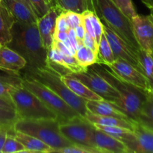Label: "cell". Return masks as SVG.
I'll use <instances>...</instances> for the list:
<instances>
[{
  "label": "cell",
  "instance_id": "1",
  "mask_svg": "<svg viewBox=\"0 0 153 153\" xmlns=\"http://www.w3.org/2000/svg\"><path fill=\"white\" fill-rule=\"evenodd\" d=\"M11 40L7 45L26 61L25 70L47 68L48 50L44 48L37 23L15 22Z\"/></svg>",
  "mask_w": 153,
  "mask_h": 153
},
{
  "label": "cell",
  "instance_id": "2",
  "mask_svg": "<svg viewBox=\"0 0 153 153\" xmlns=\"http://www.w3.org/2000/svg\"><path fill=\"white\" fill-rule=\"evenodd\" d=\"M89 68L104 78L119 92L120 100L117 104L114 105L132 122L137 123L140 109L149 91L124 82L103 64H95L89 67Z\"/></svg>",
  "mask_w": 153,
  "mask_h": 153
},
{
  "label": "cell",
  "instance_id": "3",
  "mask_svg": "<svg viewBox=\"0 0 153 153\" xmlns=\"http://www.w3.org/2000/svg\"><path fill=\"white\" fill-rule=\"evenodd\" d=\"M91 10L102 22L108 25L117 35L135 50L140 49L133 33L131 19H128L112 0H91Z\"/></svg>",
  "mask_w": 153,
  "mask_h": 153
},
{
  "label": "cell",
  "instance_id": "4",
  "mask_svg": "<svg viewBox=\"0 0 153 153\" xmlns=\"http://www.w3.org/2000/svg\"><path fill=\"white\" fill-rule=\"evenodd\" d=\"M13 128L14 131L25 133L40 139L52 148V152L56 149L73 144L61 134L59 122L55 119L18 120Z\"/></svg>",
  "mask_w": 153,
  "mask_h": 153
},
{
  "label": "cell",
  "instance_id": "5",
  "mask_svg": "<svg viewBox=\"0 0 153 153\" xmlns=\"http://www.w3.org/2000/svg\"><path fill=\"white\" fill-rule=\"evenodd\" d=\"M22 76L34 79L43 84L52 91L58 94L71 108L85 117L88 112L86 107L87 100L81 98L73 92L61 79V76L48 68L37 70H25Z\"/></svg>",
  "mask_w": 153,
  "mask_h": 153
},
{
  "label": "cell",
  "instance_id": "6",
  "mask_svg": "<svg viewBox=\"0 0 153 153\" xmlns=\"http://www.w3.org/2000/svg\"><path fill=\"white\" fill-rule=\"evenodd\" d=\"M10 98L15 106L18 120L55 119L57 116L33 93L21 84L10 91Z\"/></svg>",
  "mask_w": 153,
  "mask_h": 153
},
{
  "label": "cell",
  "instance_id": "7",
  "mask_svg": "<svg viewBox=\"0 0 153 153\" xmlns=\"http://www.w3.org/2000/svg\"><path fill=\"white\" fill-rule=\"evenodd\" d=\"M22 85L37 96L52 111L56 114L59 123L66 122L81 117L77 111L70 107L64 100L43 84L34 79L22 76Z\"/></svg>",
  "mask_w": 153,
  "mask_h": 153
},
{
  "label": "cell",
  "instance_id": "8",
  "mask_svg": "<svg viewBox=\"0 0 153 153\" xmlns=\"http://www.w3.org/2000/svg\"><path fill=\"white\" fill-rule=\"evenodd\" d=\"M59 128L61 134L73 144L97 149L94 143L96 127L84 117H78L66 122L59 123Z\"/></svg>",
  "mask_w": 153,
  "mask_h": 153
},
{
  "label": "cell",
  "instance_id": "9",
  "mask_svg": "<svg viewBox=\"0 0 153 153\" xmlns=\"http://www.w3.org/2000/svg\"><path fill=\"white\" fill-rule=\"evenodd\" d=\"M70 74L85 84L104 100L113 102L114 104H117L120 100L119 92L104 78L93 71L89 67L86 71L72 73Z\"/></svg>",
  "mask_w": 153,
  "mask_h": 153
},
{
  "label": "cell",
  "instance_id": "10",
  "mask_svg": "<svg viewBox=\"0 0 153 153\" xmlns=\"http://www.w3.org/2000/svg\"><path fill=\"white\" fill-rule=\"evenodd\" d=\"M106 66L117 77L131 85L146 91H152L146 76L137 68L122 58H116Z\"/></svg>",
  "mask_w": 153,
  "mask_h": 153
},
{
  "label": "cell",
  "instance_id": "11",
  "mask_svg": "<svg viewBox=\"0 0 153 153\" xmlns=\"http://www.w3.org/2000/svg\"><path fill=\"white\" fill-rule=\"evenodd\" d=\"M102 23L103 25V32L110 44L115 59L122 58L141 72L137 58V51L123 40L105 22H102Z\"/></svg>",
  "mask_w": 153,
  "mask_h": 153
},
{
  "label": "cell",
  "instance_id": "12",
  "mask_svg": "<svg viewBox=\"0 0 153 153\" xmlns=\"http://www.w3.org/2000/svg\"><path fill=\"white\" fill-rule=\"evenodd\" d=\"M131 22L134 37L140 49L153 53V23L149 16L137 14Z\"/></svg>",
  "mask_w": 153,
  "mask_h": 153
},
{
  "label": "cell",
  "instance_id": "13",
  "mask_svg": "<svg viewBox=\"0 0 153 153\" xmlns=\"http://www.w3.org/2000/svg\"><path fill=\"white\" fill-rule=\"evenodd\" d=\"M62 12V9L58 5L52 6L43 16L39 18L37 22L43 45L48 51L52 47L54 40L56 19Z\"/></svg>",
  "mask_w": 153,
  "mask_h": 153
},
{
  "label": "cell",
  "instance_id": "14",
  "mask_svg": "<svg viewBox=\"0 0 153 153\" xmlns=\"http://www.w3.org/2000/svg\"><path fill=\"white\" fill-rule=\"evenodd\" d=\"M26 66V61L21 55L7 45L0 46V70L9 74L19 75Z\"/></svg>",
  "mask_w": 153,
  "mask_h": 153
},
{
  "label": "cell",
  "instance_id": "15",
  "mask_svg": "<svg viewBox=\"0 0 153 153\" xmlns=\"http://www.w3.org/2000/svg\"><path fill=\"white\" fill-rule=\"evenodd\" d=\"M134 141L128 146L129 153H153V131L137 123L134 124Z\"/></svg>",
  "mask_w": 153,
  "mask_h": 153
},
{
  "label": "cell",
  "instance_id": "16",
  "mask_svg": "<svg viewBox=\"0 0 153 153\" xmlns=\"http://www.w3.org/2000/svg\"><path fill=\"white\" fill-rule=\"evenodd\" d=\"M94 143L100 153H129L123 142L97 128L94 130Z\"/></svg>",
  "mask_w": 153,
  "mask_h": 153
},
{
  "label": "cell",
  "instance_id": "17",
  "mask_svg": "<svg viewBox=\"0 0 153 153\" xmlns=\"http://www.w3.org/2000/svg\"><path fill=\"white\" fill-rule=\"evenodd\" d=\"M16 22L22 24L37 23L39 18L32 9L20 0H2Z\"/></svg>",
  "mask_w": 153,
  "mask_h": 153
},
{
  "label": "cell",
  "instance_id": "18",
  "mask_svg": "<svg viewBox=\"0 0 153 153\" xmlns=\"http://www.w3.org/2000/svg\"><path fill=\"white\" fill-rule=\"evenodd\" d=\"M86 107L88 111L94 114L114 117L131 121L113 102L106 101V100H87Z\"/></svg>",
  "mask_w": 153,
  "mask_h": 153
},
{
  "label": "cell",
  "instance_id": "19",
  "mask_svg": "<svg viewBox=\"0 0 153 153\" xmlns=\"http://www.w3.org/2000/svg\"><path fill=\"white\" fill-rule=\"evenodd\" d=\"M16 22L13 15L1 0L0 1V42L6 45L11 40V29Z\"/></svg>",
  "mask_w": 153,
  "mask_h": 153
},
{
  "label": "cell",
  "instance_id": "20",
  "mask_svg": "<svg viewBox=\"0 0 153 153\" xmlns=\"http://www.w3.org/2000/svg\"><path fill=\"white\" fill-rule=\"evenodd\" d=\"M64 83L73 91L74 94L85 100H103L99 95L91 91L85 84L73 77L71 74H67L61 76Z\"/></svg>",
  "mask_w": 153,
  "mask_h": 153
},
{
  "label": "cell",
  "instance_id": "21",
  "mask_svg": "<svg viewBox=\"0 0 153 153\" xmlns=\"http://www.w3.org/2000/svg\"><path fill=\"white\" fill-rule=\"evenodd\" d=\"M14 137L22 143L25 149L29 150L31 153L37 152H52V148H51L49 145L45 143L40 139L35 137L27 134L25 133L20 132V131H14L13 132Z\"/></svg>",
  "mask_w": 153,
  "mask_h": 153
},
{
  "label": "cell",
  "instance_id": "22",
  "mask_svg": "<svg viewBox=\"0 0 153 153\" xmlns=\"http://www.w3.org/2000/svg\"><path fill=\"white\" fill-rule=\"evenodd\" d=\"M85 117L93 124L109 126H120L131 130L134 129V124H135V123L127 120L114 117L101 116V115L94 114L91 113L88 111Z\"/></svg>",
  "mask_w": 153,
  "mask_h": 153
},
{
  "label": "cell",
  "instance_id": "23",
  "mask_svg": "<svg viewBox=\"0 0 153 153\" xmlns=\"http://www.w3.org/2000/svg\"><path fill=\"white\" fill-rule=\"evenodd\" d=\"M94 126L98 129L120 140L127 146V148H128V146L134 141V134L133 130L120 126H109L98 125V124H94Z\"/></svg>",
  "mask_w": 153,
  "mask_h": 153
},
{
  "label": "cell",
  "instance_id": "24",
  "mask_svg": "<svg viewBox=\"0 0 153 153\" xmlns=\"http://www.w3.org/2000/svg\"><path fill=\"white\" fill-rule=\"evenodd\" d=\"M137 123L153 131V91L147 92Z\"/></svg>",
  "mask_w": 153,
  "mask_h": 153
},
{
  "label": "cell",
  "instance_id": "25",
  "mask_svg": "<svg viewBox=\"0 0 153 153\" xmlns=\"http://www.w3.org/2000/svg\"><path fill=\"white\" fill-rule=\"evenodd\" d=\"M137 58L141 72L149 82L151 89H153V53L142 49L137 50Z\"/></svg>",
  "mask_w": 153,
  "mask_h": 153
},
{
  "label": "cell",
  "instance_id": "26",
  "mask_svg": "<svg viewBox=\"0 0 153 153\" xmlns=\"http://www.w3.org/2000/svg\"><path fill=\"white\" fill-rule=\"evenodd\" d=\"M21 82L22 77L19 75L9 73L7 75H0V97L13 103L10 98V91L13 86L19 85Z\"/></svg>",
  "mask_w": 153,
  "mask_h": 153
},
{
  "label": "cell",
  "instance_id": "27",
  "mask_svg": "<svg viewBox=\"0 0 153 153\" xmlns=\"http://www.w3.org/2000/svg\"><path fill=\"white\" fill-rule=\"evenodd\" d=\"M57 5L63 11H73L76 13H84L86 10H91V0H57Z\"/></svg>",
  "mask_w": 153,
  "mask_h": 153
},
{
  "label": "cell",
  "instance_id": "28",
  "mask_svg": "<svg viewBox=\"0 0 153 153\" xmlns=\"http://www.w3.org/2000/svg\"><path fill=\"white\" fill-rule=\"evenodd\" d=\"M97 57H98L97 64H103V65H107V64H111L115 60L111 48L107 38L105 36L104 32H103V34L102 35L100 43L98 44Z\"/></svg>",
  "mask_w": 153,
  "mask_h": 153
},
{
  "label": "cell",
  "instance_id": "29",
  "mask_svg": "<svg viewBox=\"0 0 153 153\" xmlns=\"http://www.w3.org/2000/svg\"><path fill=\"white\" fill-rule=\"evenodd\" d=\"M76 60L82 67L88 68L98 62V57L91 49L86 47L84 44L79 46L75 54Z\"/></svg>",
  "mask_w": 153,
  "mask_h": 153
},
{
  "label": "cell",
  "instance_id": "30",
  "mask_svg": "<svg viewBox=\"0 0 153 153\" xmlns=\"http://www.w3.org/2000/svg\"><path fill=\"white\" fill-rule=\"evenodd\" d=\"M17 120L16 111L0 108V128H6L9 131L14 130L13 126Z\"/></svg>",
  "mask_w": 153,
  "mask_h": 153
},
{
  "label": "cell",
  "instance_id": "31",
  "mask_svg": "<svg viewBox=\"0 0 153 153\" xmlns=\"http://www.w3.org/2000/svg\"><path fill=\"white\" fill-rule=\"evenodd\" d=\"M13 132L14 130L7 133V137L1 149V153H21L22 150L25 149L23 145L14 137Z\"/></svg>",
  "mask_w": 153,
  "mask_h": 153
},
{
  "label": "cell",
  "instance_id": "32",
  "mask_svg": "<svg viewBox=\"0 0 153 153\" xmlns=\"http://www.w3.org/2000/svg\"><path fill=\"white\" fill-rule=\"evenodd\" d=\"M112 1L128 19H131L137 14L131 0H112Z\"/></svg>",
  "mask_w": 153,
  "mask_h": 153
},
{
  "label": "cell",
  "instance_id": "33",
  "mask_svg": "<svg viewBox=\"0 0 153 153\" xmlns=\"http://www.w3.org/2000/svg\"><path fill=\"white\" fill-rule=\"evenodd\" d=\"M88 14H89L90 19H91V24H92L93 29H94V35H95L96 40L97 43H100V38L103 34V25L101 20L98 17L97 14L92 10H88Z\"/></svg>",
  "mask_w": 153,
  "mask_h": 153
},
{
  "label": "cell",
  "instance_id": "34",
  "mask_svg": "<svg viewBox=\"0 0 153 153\" xmlns=\"http://www.w3.org/2000/svg\"><path fill=\"white\" fill-rule=\"evenodd\" d=\"M54 152H61V153H100L97 149L93 148L88 147V146H81L77 144H72L67 147L61 148V149H56Z\"/></svg>",
  "mask_w": 153,
  "mask_h": 153
},
{
  "label": "cell",
  "instance_id": "35",
  "mask_svg": "<svg viewBox=\"0 0 153 153\" xmlns=\"http://www.w3.org/2000/svg\"><path fill=\"white\" fill-rule=\"evenodd\" d=\"M67 25L70 28H75L80 24H82V15L73 11H64Z\"/></svg>",
  "mask_w": 153,
  "mask_h": 153
},
{
  "label": "cell",
  "instance_id": "36",
  "mask_svg": "<svg viewBox=\"0 0 153 153\" xmlns=\"http://www.w3.org/2000/svg\"><path fill=\"white\" fill-rule=\"evenodd\" d=\"M30 2L38 18L43 16L51 7L46 0H30Z\"/></svg>",
  "mask_w": 153,
  "mask_h": 153
},
{
  "label": "cell",
  "instance_id": "37",
  "mask_svg": "<svg viewBox=\"0 0 153 153\" xmlns=\"http://www.w3.org/2000/svg\"><path fill=\"white\" fill-rule=\"evenodd\" d=\"M82 42L86 47L91 49L94 53L97 55V53H98V43L94 37H92L91 34L85 31V37H84Z\"/></svg>",
  "mask_w": 153,
  "mask_h": 153
},
{
  "label": "cell",
  "instance_id": "38",
  "mask_svg": "<svg viewBox=\"0 0 153 153\" xmlns=\"http://www.w3.org/2000/svg\"><path fill=\"white\" fill-rule=\"evenodd\" d=\"M67 20H66L64 12L63 11L56 19V25H55V31H67L69 29Z\"/></svg>",
  "mask_w": 153,
  "mask_h": 153
},
{
  "label": "cell",
  "instance_id": "39",
  "mask_svg": "<svg viewBox=\"0 0 153 153\" xmlns=\"http://www.w3.org/2000/svg\"><path fill=\"white\" fill-rule=\"evenodd\" d=\"M74 29L75 31H76V37H77L79 40L82 41L85 34V27H84L83 25V22H82V24H80V25H79L78 26H76Z\"/></svg>",
  "mask_w": 153,
  "mask_h": 153
},
{
  "label": "cell",
  "instance_id": "40",
  "mask_svg": "<svg viewBox=\"0 0 153 153\" xmlns=\"http://www.w3.org/2000/svg\"><path fill=\"white\" fill-rule=\"evenodd\" d=\"M13 131V130H12ZM9 131V130L6 129V128H0V153H1V149H2L3 145H4V141H5V139L7 137V133Z\"/></svg>",
  "mask_w": 153,
  "mask_h": 153
},
{
  "label": "cell",
  "instance_id": "41",
  "mask_svg": "<svg viewBox=\"0 0 153 153\" xmlns=\"http://www.w3.org/2000/svg\"><path fill=\"white\" fill-rule=\"evenodd\" d=\"M0 108L4 109H9V110H15L14 105L10 102L7 101L5 99L0 97Z\"/></svg>",
  "mask_w": 153,
  "mask_h": 153
},
{
  "label": "cell",
  "instance_id": "42",
  "mask_svg": "<svg viewBox=\"0 0 153 153\" xmlns=\"http://www.w3.org/2000/svg\"><path fill=\"white\" fill-rule=\"evenodd\" d=\"M68 38V33L67 31H56L54 34V40L58 41L64 42Z\"/></svg>",
  "mask_w": 153,
  "mask_h": 153
},
{
  "label": "cell",
  "instance_id": "43",
  "mask_svg": "<svg viewBox=\"0 0 153 153\" xmlns=\"http://www.w3.org/2000/svg\"><path fill=\"white\" fill-rule=\"evenodd\" d=\"M142 2L149 8H153V0H141Z\"/></svg>",
  "mask_w": 153,
  "mask_h": 153
},
{
  "label": "cell",
  "instance_id": "44",
  "mask_svg": "<svg viewBox=\"0 0 153 153\" xmlns=\"http://www.w3.org/2000/svg\"><path fill=\"white\" fill-rule=\"evenodd\" d=\"M46 1L50 7L54 5H57V0H46Z\"/></svg>",
  "mask_w": 153,
  "mask_h": 153
},
{
  "label": "cell",
  "instance_id": "45",
  "mask_svg": "<svg viewBox=\"0 0 153 153\" xmlns=\"http://www.w3.org/2000/svg\"><path fill=\"white\" fill-rule=\"evenodd\" d=\"M20 1H23V2H25V4H28V5L29 6V7H31V9H32V10H33V11L34 12V8H33V7H32V5H31V2H30V0H20ZM34 13H35V12H34ZM35 14H36V13H35Z\"/></svg>",
  "mask_w": 153,
  "mask_h": 153
},
{
  "label": "cell",
  "instance_id": "46",
  "mask_svg": "<svg viewBox=\"0 0 153 153\" xmlns=\"http://www.w3.org/2000/svg\"><path fill=\"white\" fill-rule=\"evenodd\" d=\"M149 9H150V13H149V17L153 23V8H149Z\"/></svg>",
  "mask_w": 153,
  "mask_h": 153
},
{
  "label": "cell",
  "instance_id": "47",
  "mask_svg": "<svg viewBox=\"0 0 153 153\" xmlns=\"http://www.w3.org/2000/svg\"><path fill=\"white\" fill-rule=\"evenodd\" d=\"M1 42H0V46H1Z\"/></svg>",
  "mask_w": 153,
  "mask_h": 153
},
{
  "label": "cell",
  "instance_id": "48",
  "mask_svg": "<svg viewBox=\"0 0 153 153\" xmlns=\"http://www.w3.org/2000/svg\"><path fill=\"white\" fill-rule=\"evenodd\" d=\"M1 1V0H0V1Z\"/></svg>",
  "mask_w": 153,
  "mask_h": 153
},
{
  "label": "cell",
  "instance_id": "49",
  "mask_svg": "<svg viewBox=\"0 0 153 153\" xmlns=\"http://www.w3.org/2000/svg\"><path fill=\"white\" fill-rule=\"evenodd\" d=\"M152 91H153V89H152Z\"/></svg>",
  "mask_w": 153,
  "mask_h": 153
}]
</instances>
